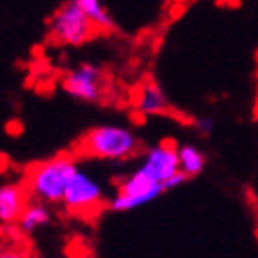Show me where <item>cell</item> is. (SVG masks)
<instances>
[{
  "label": "cell",
  "instance_id": "cell-6",
  "mask_svg": "<svg viewBox=\"0 0 258 258\" xmlns=\"http://www.w3.org/2000/svg\"><path fill=\"white\" fill-rule=\"evenodd\" d=\"M139 167L154 178L157 183L165 185L172 176L180 172V155H178V146L172 141H161L159 144L146 150L144 159Z\"/></svg>",
  "mask_w": 258,
  "mask_h": 258
},
{
  "label": "cell",
  "instance_id": "cell-9",
  "mask_svg": "<svg viewBox=\"0 0 258 258\" xmlns=\"http://www.w3.org/2000/svg\"><path fill=\"white\" fill-rule=\"evenodd\" d=\"M168 109V97L161 86L154 81L142 86V92L137 99V110L144 116H154V114H163Z\"/></svg>",
  "mask_w": 258,
  "mask_h": 258
},
{
  "label": "cell",
  "instance_id": "cell-12",
  "mask_svg": "<svg viewBox=\"0 0 258 258\" xmlns=\"http://www.w3.org/2000/svg\"><path fill=\"white\" fill-rule=\"evenodd\" d=\"M178 155H180V172L191 178V176L200 174L204 167H206V157L199 148H195L191 144H183L178 148Z\"/></svg>",
  "mask_w": 258,
  "mask_h": 258
},
{
  "label": "cell",
  "instance_id": "cell-5",
  "mask_svg": "<svg viewBox=\"0 0 258 258\" xmlns=\"http://www.w3.org/2000/svg\"><path fill=\"white\" fill-rule=\"evenodd\" d=\"M62 204L71 213H79V215L92 213L103 204V189L86 170L79 168L77 174L73 176V180L66 189Z\"/></svg>",
  "mask_w": 258,
  "mask_h": 258
},
{
  "label": "cell",
  "instance_id": "cell-8",
  "mask_svg": "<svg viewBox=\"0 0 258 258\" xmlns=\"http://www.w3.org/2000/svg\"><path fill=\"white\" fill-rule=\"evenodd\" d=\"M25 189L19 183H4L0 187V221L4 225H12L21 219L28 206V195Z\"/></svg>",
  "mask_w": 258,
  "mask_h": 258
},
{
  "label": "cell",
  "instance_id": "cell-3",
  "mask_svg": "<svg viewBox=\"0 0 258 258\" xmlns=\"http://www.w3.org/2000/svg\"><path fill=\"white\" fill-rule=\"evenodd\" d=\"M49 30L54 43L70 47L83 45L97 32V28L83 8L79 6L77 0L66 2L54 12L49 23Z\"/></svg>",
  "mask_w": 258,
  "mask_h": 258
},
{
  "label": "cell",
  "instance_id": "cell-14",
  "mask_svg": "<svg viewBox=\"0 0 258 258\" xmlns=\"http://www.w3.org/2000/svg\"><path fill=\"white\" fill-rule=\"evenodd\" d=\"M187 181V176L183 174V172H178L176 176H172L168 181H165V191H168V189H176V187H180V185H183Z\"/></svg>",
  "mask_w": 258,
  "mask_h": 258
},
{
  "label": "cell",
  "instance_id": "cell-16",
  "mask_svg": "<svg viewBox=\"0 0 258 258\" xmlns=\"http://www.w3.org/2000/svg\"><path fill=\"white\" fill-rule=\"evenodd\" d=\"M71 258H86V256H71Z\"/></svg>",
  "mask_w": 258,
  "mask_h": 258
},
{
  "label": "cell",
  "instance_id": "cell-2",
  "mask_svg": "<svg viewBox=\"0 0 258 258\" xmlns=\"http://www.w3.org/2000/svg\"><path fill=\"white\" fill-rule=\"evenodd\" d=\"M139 148L135 133L123 125H97L84 133L77 142V152L86 157L123 161L135 155Z\"/></svg>",
  "mask_w": 258,
  "mask_h": 258
},
{
  "label": "cell",
  "instance_id": "cell-4",
  "mask_svg": "<svg viewBox=\"0 0 258 258\" xmlns=\"http://www.w3.org/2000/svg\"><path fill=\"white\" fill-rule=\"evenodd\" d=\"M161 193H165L161 183H157L141 167H137L131 174L120 180L118 193L109 202V208L112 212H133L150 204Z\"/></svg>",
  "mask_w": 258,
  "mask_h": 258
},
{
  "label": "cell",
  "instance_id": "cell-10",
  "mask_svg": "<svg viewBox=\"0 0 258 258\" xmlns=\"http://www.w3.org/2000/svg\"><path fill=\"white\" fill-rule=\"evenodd\" d=\"M52 219V213H51V208L43 204V202H38V200H34V202H28V206L25 208V212L21 215V219L17 221V225L23 232L26 234H32L39 228H43L51 223Z\"/></svg>",
  "mask_w": 258,
  "mask_h": 258
},
{
  "label": "cell",
  "instance_id": "cell-1",
  "mask_svg": "<svg viewBox=\"0 0 258 258\" xmlns=\"http://www.w3.org/2000/svg\"><path fill=\"white\" fill-rule=\"evenodd\" d=\"M79 165L71 155H54L36 163L26 176V189L34 200L43 204H58L64 200L66 189L77 174Z\"/></svg>",
  "mask_w": 258,
  "mask_h": 258
},
{
  "label": "cell",
  "instance_id": "cell-11",
  "mask_svg": "<svg viewBox=\"0 0 258 258\" xmlns=\"http://www.w3.org/2000/svg\"><path fill=\"white\" fill-rule=\"evenodd\" d=\"M77 2L84 10V13L90 17L97 32H114L116 30V23L112 19V15L99 0H77Z\"/></svg>",
  "mask_w": 258,
  "mask_h": 258
},
{
  "label": "cell",
  "instance_id": "cell-7",
  "mask_svg": "<svg viewBox=\"0 0 258 258\" xmlns=\"http://www.w3.org/2000/svg\"><path fill=\"white\" fill-rule=\"evenodd\" d=\"M101 81L103 73L94 64H81L71 70L62 79V88L66 94L84 103H96L101 97Z\"/></svg>",
  "mask_w": 258,
  "mask_h": 258
},
{
  "label": "cell",
  "instance_id": "cell-15",
  "mask_svg": "<svg viewBox=\"0 0 258 258\" xmlns=\"http://www.w3.org/2000/svg\"><path fill=\"white\" fill-rule=\"evenodd\" d=\"M0 258H26L25 254H19V252H4Z\"/></svg>",
  "mask_w": 258,
  "mask_h": 258
},
{
  "label": "cell",
  "instance_id": "cell-13",
  "mask_svg": "<svg viewBox=\"0 0 258 258\" xmlns=\"http://www.w3.org/2000/svg\"><path fill=\"white\" fill-rule=\"evenodd\" d=\"M195 129L199 131L200 135H210L213 129H215V120L210 116H200L193 122Z\"/></svg>",
  "mask_w": 258,
  "mask_h": 258
}]
</instances>
